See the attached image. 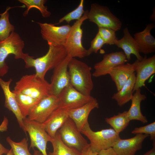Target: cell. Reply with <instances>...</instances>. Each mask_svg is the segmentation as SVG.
Wrapping results in <instances>:
<instances>
[{
  "mask_svg": "<svg viewBox=\"0 0 155 155\" xmlns=\"http://www.w3.org/2000/svg\"><path fill=\"white\" fill-rule=\"evenodd\" d=\"M24 46V41L19 35L14 32H11L7 39L0 42V77L3 76L8 72L9 67L5 60L9 55H14L16 59L24 60L28 54L23 52Z\"/></svg>",
  "mask_w": 155,
  "mask_h": 155,
  "instance_id": "cell-4",
  "label": "cell"
},
{
  "mask_svg": "<svg viewBox=\"0 0 155 155\" xmlns=\"http://www.w3.org/2000/svg\"><path fill=\"white\" fill-rule=\"evenodd\" d=\"M59 106L58 96L49 95L40 100L32 108L27 117L30 120L42 123Z\"/></svg>",
  "mask_w": 155,
  "mask_h": 155,
  "instance_id": "cell-12",
  "label": "cell"
},
{
  "mask_svg": "<svg viewBox=\"0 0 155 155\" xmlns=\"http://www.w3.org/2000/svg\"><path fill=\"white\" fill-rule=\"evenodd\" d=\"M137 60L133 63H127L117 65L110 71L109 75L115 83L117 91H119L135 71Z\"/></svg>",
  "mask_w": 155,
  "mask_h": 155,
  "instance_id": "cell-21",
  "label": "cell"
},
{
  "mask_svg": "<svg viewBox=\"0 0 155 155\" xmlns=\"http://www.w3.org/2000/svg\"><path fill=\"white\" fill-rule=\"evenodd\" d=\"M8 7L3 13L0 14V42L5 40L14 32V26L9 21V13Z\"/></svg>",
  "mask_w": 155,
  "mask_h": 155,
  "instance_id": "cell-28",
  "label": "cell"
},
{
  "mask_svg": "<svg viewBox=\"0 0 155 155\" xmlns=\"http://www.w3.org/2000/svg\"><path fill=\"white\" fill-rule=\"evenodd\" d=\"M149 136L146 134H137L129 139L120 138L113 148L118 155H135L136 152L142 148L144 140Z\"/></svg>",
  "mask_w": 155,
  "mask_h": 155,
  "instance_id": "cell-16",
  "label": "cell"
},
{
  "mask_svg": "<svg viewBox=\"0 0 155 155\" xmlns=\"http://www.w3.org/2000/svg\"><path fill=\"white\" fill-rule=\"evenodd\" d=\"M7 142L11 146L14 155H34L31 154L28 148V139L24 138L20 142L13 141L9 137L6 139Z\"/></svg>",
  "mask_w": 155,
  "mask_h": 155,
  "instance_id": "cell-30",
  "label": "cell"
},
{
  "mask_svg": "<svg viewBox=\"0 0 155 155\" xmlns=\"http://www.w3.org/2000/svg\"><path fill=\"white\" fill-rule=\"evenodd\" d=\"M51 143L53 149L52 152H49L48 155H80L81 152L68 147L62 141L57 131L55 137L52 138Z\"/></svg>",
  "mask_w": 155,
  "mask_h": 155,
  "instance_id": "cell-25",
  "label": "cell"
},
{
  "mask_svg": "<svg viewBox=\"0 0 155 155\" xmlns=\"http://www.w3.org/2000/svg\"><path fill=\"white\" fill-rule=\"evenodd\" d=\"M18 1L24 4L26 7V9L23 13V15L24 16L28 15L29 11L31 9L34 8L38 9L44 18H48L51 15V13L47 10V6H45L44 5L46 0H19Z\"/></svg>",
  "mask_w": 155,
  "mask_h": 155,
  "instance_id": "cell-29",
  "label": "cell"
},
{
  "mask_svg": "<svg viewBox=\"0 0 155 155\" xmlns=\"http://www.w3.org/2000/svg\"><path fill=\"white\" fill-rule=\"evenodd\" d=\"M71 58L67 55L53 69L50 83L49 95L58 96L61 91L70 84L68 64Z\"/></svg>",
  "mask_w": 155,
  "mask_h": 155,
  "instance_id": "cell-13",
  "label": "cell"
},
{
  "mask_svg": "<svg viewBox=\"0 0 155 155\" xmlns=\"http://www.w3.org/2000/svg\"><path fill=\"white\" fill-rule=\"evenodd\" d=\"M91 68L84 62L71 58L68 64L70 84L82 94L91 95L94 88Z\"/></svg>",
  "mask_w": 155,
  "mask_h": 155,
  "instance_id": "cell-2",
  "label": "cell"
},
{
  "mask_svg": "<svg viewBox=\"0 0 155 155\" xmlns=\"http://www.w3.org/2000/svg\"><path fill=\"white\" fill-rule=\"evenodd\" d=\"M8 121L4 119L1 125H0V131H4L7 130Z\"/></svg>",
  "mask_w": 155,
  "mask_h": 155,
  "instance_id": "cell-37",
  "label": "cell"
},
{
  "mask_svg": "<svg viewBox=\"0 0 155 155\" xmlns=\"http://www.w3.org/2000/svg\"><path fill=\"white\" fill-rule=\"evenodd\" d=\"M98 32L105 44L109 45L115 44L118 40L114 30L104 27H98Z\"/></svg>",
  "mask_w": 155,
  "mask_h": 155,
  "instance_id": "cell-32",
  "label": "cell"
},
{
  "mask_svg": "<svg viewBox=\"0 0 155 155\" xmlns=\"http://www.w3.org/2000/svg\"><path fill=\"white\" fill-rule=\"evenodd\" d=\"M98 155H118L113 147L102 150L100 151Z\"/></svg>",
  "mask_w": 155,
  "mask_h": 155,
  "instance_id": "cell-35",
  "label": "cell"
},
{
  "mask_svg": "<svg viewBox=\"0 0 155 155\" xmlns=\"http://www.w3.org/2000/svg\"><path fill=\"white\" fill-rule=\"evenodd\" d=\"M24 131L28 133L30 140V149L37 148L43 154L48 155L46 146L48 142L52 138L43 127L42 123L31 120L26 117L24 119Z\"/></svg>",
  "mask_w": 155,
  "mask_h": 155,
  "instance_id": "cell-8",
  "label": "cell"
},
{
  "mask_svg": "<svg viewBox=\"0 0 155 155\" xmlns=\"http://www.w3.org/2000/svg\"><path fill=\"white\" fill-rule=\"evenodd\" d=\"M49 46L48 51L44 55L34 59L28 54L24 60L25 67L34 68L35 74L42 79H45L46 72L55 68L67 56L64 46Z\"/></svg>",
  "mask_w": 155,
  "mask_h": 155,
  "instance_id": "cell-1",
  "label": "cell"
},
{
  "mask_svg": "<svg viewBox=\"0 0 155 155\" xmlns=\"http://www.w3.org/2000/svg\"><path fill=\"white\" fill-rule=\"evenodd\" d=\"M84 0H81L77 7L60 18L58 23L55 24H59L64 21L69 24L72 20H78L80 19L85 11L84 9Z\"/></svg>",
  "mask_w": 155,
  "mask_h": 155,
  "instance_id": "cell-31",
  "label": "cell"
},
{
  "mask_svg": "<svg viewBox=\"0 0 155 155\" xmlns=\"http://www.w3.org/2000/svg\"><path fill=\"white\" fill-rule=\"evenodd\" d=\"M50 83L36 74L23 76L16 83L13 90L40 100L49 95Z\"/></svg>",
  "mask_w": 155,
  "mask_h": 155,
  "instance_id": "cell-3",
  "label": "cell"
},
{
  "mask_svg": "<svg viewBox=\"0 0 155 155\" xmlns=\"http://www.w3.org/2000/svg\"><path fill=\"white\" fill-rule=\"evenodd\" d=\"M6 155H14L13 152L11 149L9 150V151Z\"/></svg>",
  "mask_w": 155,
  "mask_h": 155,
  "instance_id": "cell-42",
  "label": "cell"
},
{
  "mask_svg": "<svg viewBox=\"0 0 155 155\" xmlns=\"http://www.w3.org/2000/svg\"><path fill=\"white\" fill-rule=\"evenodd\" d=\"M134 134H143L148 135L150 139L155 144V122L146 125L135 128L131 132Z\"/></svg>",
  "mask_w": 155,
  "mask_h": 155,
  "instance_id": "cell-33",
  "label": "cell"
},
{
  "mask_svg": "<svg viewBox=\"0 0 155 155\" xmlns=\"http://www.w3.org/2000/svg\"><path fill=\"white\" fill-rule=\"evenodd\" d=\"M98 153L94 152L91 150L89 145L81 152L80 155H98Z\"/></svg>",
  "mask_w": 155,
  "mask_h": 155,
  "instance_id": "cell-36",
  "label": "cell"
},
{
  "mask_svg": "<svg viewBox=\"0 0 155 155\" xmlns=\"http://www.w3.org/2000/svg\"><path fill=\"white\" fill-rule=\"evenodd\" d=\"M88 11H85L81 18L71 26L64 46L67 55L71 58H81L88 56L87 49L82 44L83 30L81 26L83 22L88 19Z\"/></svg>",
  "mask_w": 155,
  "mask_h": 155,
  "instance_id": "cell-6",
  "label": "cell"
},
{
  "mask_svg": "<svg viewBox=\"0 0 155 155\" xmlns=\"http://www.w3.org/2000/svg\"><path fill=\"white\" fill-rule=\"evenodd\" d=\"M153 10V12L150 17V20L152 21H155V8Z\"/></svg>",
  "mask_w": 155,
  "mask_h": 155,
  "instance_id": "cell-40",
  "label": "cell"
},
{
  "mask_svg": "<svg viewBox=\"0 0 155 155\" xmlns=\"http://www.w3.org/2000/svg\"><path fill=\"white\" fill-rule=\"evenodd\" d=\"M135 71L136 75L133 92L145 86L146 81L155 73V55L149 58L145 56L140 61L137 60Z\"/></svg>",
  "mask_w": 155,
  "mask_h": 155,
  "instance_id": "cell-15",
  "label": "cell"
},
{
  "mask_svg": "<svg viewBox=\"0 0 155 155\" xmlns=\"http://www.w3.org/2000/svg\"><path fill=\"white\" fill-rule=\"evenodd\" d=\"M89 140L90 146L94 152L98 153L101 150L113 147L121 138L119 134L110 128L95 131L90 128L89 123L81 131Z\"/></svg>",
  "mask_w": 155,
  "mask_h": 155,
  "instance_id": "cell-5",
  "label": "cell"
},
{
  "mask_svg": "<svg viewBox=\"0 0 155 155\" xmlns=\"http://www.w3.org/2000/svg\"><path fill=\"white\" fill-rule=\"evenodd\" d=\"M105 44L102 39L98 32L91 42L90 46L87 49L88 56L93 53H97Z\"/></svg>",
  "mask_w": 155,
  "mask_h": 155,
  "instance_id": "cell-34",
  "label": "cell"
},
{
  "mask_svg": "<svg viewBox=\"0 0 155 155\" xmlns=\"http://www.w3.org/2000/svg\"><path fill=\"white\" fill-rule=\"evenodd\" d=\"M68 118L67 110L59 107L42 124L46 131L53 138Z\"/></svg>",
  "mask_w": 155,
  "mask_h": 155,
  "instance_id": "cell-20",
  "label": "cell"
},
{
  "mask_svg": "<svg viewBox=\"0 0 155 155\" xmlns=\"http://www.w3.org/2000/svg\"><path fill=\"white\" fill-rule=\"evenodd\" d=\"M99 103L95 98L92 101L79 108L67 110L68 117L75 124L81 131L88 123V118L90 112L93 109L98 108Z\"/></svg>",
  "mask_w": 155,
  "mask_h": 155,
  "instance_id": "cell-17",
  "label": "cell"
},
{
  "mask_svg": "<svg viewBox=\"0 0 155 155\" xmlns=\"http://www.w3.org/2000/svg\"><path fill=\"white\" fill-rule=\"evenodd\" d=\"M9 150L7 149L3 146L0 143V155L7 154Z\"/></svg>",
  "mask_w": 155,
  "mask_h": 155,
  "instance_id": "cell-38",
  "label": "cell"
},
{
  "mask_svg": "<svg viewBox=\"0 0 155 155\" xmlns=\"http://www.w3.org/2000/svg\"><path fill=\"white\" fill-rule=\"evenodd\" d=\"M34 149V155H43L42 154L39 150H36Z\"/></svg>",
  "mask_w": 155,
  "mask_h": 155,
  "instance_id": "cell-41",
  "label": "cell"
},
{
  "mask_svg": "<svg viewBox=\"0 0 155 155\" xmlns=\"http://www.w3.org/2000/svg\"><path fill=\"white\" fill-rule=\"evenodd\" d=\"M135 75L134 73L121 89L112 96V98L117 102L119 106H122L131 100L133 95Z\"/></svg>",
  "mask_w": 155,
  "mask_h": 155,
  "instance_id": "cell-24",
  "label": "cell"
},
{
  "mask_svg": "<svg viewBox=\"0 0 155 155\" xmlns=\"http://www.w3.org/2000/svg\"><path fill=\"white\" fill-rule=\"evenodd\" d=\"M155 27L153 23L146 25L142 31L135 33L134 38L137 44L139 53L146 55L155 52V39L151 34Z\"/></svg>",
  "mask_w": 155,
  "mask_h": 155,
  "instance_id": "cell-19",
  "label": "cell"
},
{
  "mask_svg": "<svg viewBox=\"0 0 155 155\" xmlns=\"http://www.w3.org/2000/svg\"><path fill=\"white\" fill-rule=\"evenodd\" d=\"M105 121L116 132L119 134L126 128L130 121L128 116L127 111L119 113L117 115L110 118H106Z\"/></svg>",
  "mask_w": 155,
  "mask_h": 155,
  "instance_id": "cell-27",
  "label": "cell"
},
{
  "mask_svg": "<svg viewBox=\"0 0 155 155\" xmlns=\"http://www.w3.org/2000/svg\"><path fill=\"white\" fill-rule=\"evenodd\" d=\"M17 102L24 119L27 117L32 108L40 100L13 90Z\"/></svg>",
  "mask_w": 155,
  "mask_h": 155,
  "instance_id": "cell-26",
  "label": "cell"
},
{
  "mask_svg": "<svg viewBox=\"0 0 155 155\" xmlns=\"http://www.w3.org/2000/svg\"><path fill=\"white\" fill-rule=\"evenodd\" d=\"M0 76V86L5 96L4 106L14 114L20 127L23 130L24 119L21 113L15 95L12 91H11L10 88V85L12 80L10 78L8 81H5Z\"/></svg>",
  "mask_w": 155,
  "mask_h": 155,
  "instance_id": "cell-18",
  "label": "cell"
},
{
  "mask_svg": "<svg viewBox=\"0 0 155 155\" xmlns=\"http://www.w3.org/2000/svg\"><path fill=\"white\" fill-rule=\"evenodd\" d=\"M128 61L125 55L122 51L105 54L101 61L94 65V71L92 75L98 78L109 74L115 67Z\"/></svg>",
  "mask_w": 155,
  "mask_h": 155,
  "instance_id": "cell-14",
  "label": "cell"
},
{
  "mask_svg": "<svg viewBox=\"0 0 155 155\" xmlns=\"http://www.w3.org/2000/svg\"><path fill=\"white\" fill-rule=\"evenodd\" d=\"M135 91L131 100L130 107L127 111L129 118L130 121L137 120L143 124L146 123L148 122V120L146 117L142 113L140 106L141 102L145 100L146 96L145 94H141L140 88Z\"/></svg>",
  "mask_w": 155,
  "mask_h": 155,
  "instance_id": "cell-23",
  "label": "cell"
},
{
  "mask_svg": "<svg viewBox=\"0 0 155 155\" xmlns=\"http://www.w3.org/2000/svg\"><path fill=\"white\" fill-rule=\"evenodd\" d=\"M89 21L95 24L98 27L111 29L115 32L120 30L122 24L107 6L97 3H92L88 15Z\"/></svg>",
  "mask_w": 155,
  "mask_h": 155,
  "instance_id": "cell-7",
  "label": "cell"
},
{
  "mask_svg": "<svg viewBox=\"0 0 155 155\" xmlns=\"http://www.w3.org/2000/svg\"><path fill=\"white\" fill-rule=\"evenodd\" d=\"M123 36L122 38L118 40L115 43L119 48L122 49L128 61L131 59V55H134L137 60L141 61L143 57L139 53L136 42L130 34L128 28H125L123 30Z\"/></svg>",
  "mask_w": 155,
  "mask_h": 155,
  "instance_id": "cell-22",
  "label": "cell"
},
{
  "mask_svg": "<svg viewBox=\"0 0 155 155\" xmlns=\"http://www.w3.org/2000/svg\"><path fill=\"white\" fill-rule=\"evenodd\" d=\"M42 38L49 45L64 46L71 26L67 24L60 26L55 24L38 22Z\"/></svg>",
  "mask_w": 155,
  "mask_h": 155,
  "instance_id": "cell-11",
  "label": "cell"
},
{
  "mask_svg": "<svg viewBox=\"0 0 155 155\" xmlns=\"http://www.w3.org/2000/svg\"><path fill=\"white\" fill-rule=\"evenodd\" d=\"M57 131L62 141L68 147L81 152L89 145L75 123L69 117Z\"/></svg>",
  "mask_w": 155,
  "mask_h": 155,
  "instance_id": "cell-9",
  "label": "cell"
},
{
  "mask_svg": "<svg viewBox=\"0 0 155 155\" xmlns=\"http://www.w3.org/2000/svg\"><path fill=\"white\" fill-rule=\"evenodd\" d=\"M58 97L59 107L66 110L79 108L95 98L91 95L82 94L71 84L61 91Z\"/></svg>",
  "mask_w": 155,
  "mask_h": 155,
  "instance_id": "cell-10",
  "label": "cell"
},
{
  "mask_svg": "<svg viewBox=\"0 0 155 155\" xmlns=\"http://www.w3.org/2000/svg\"><path fill=\"white\" fill-rule=\"evenodd\" d=\"M153 146L151 149L142 155H155V144H153Z\"/></svg>",
  "mask_w": 155,
  "mask_h": 155,
  "instance_id": "cell-39",
  "label": "cell"
}]
</instances>
